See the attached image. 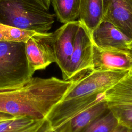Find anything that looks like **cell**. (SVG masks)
Listing matches in <instances>:
<instances>
[{
	"label": "cell",
	"mask_w": 132,
	"mask_h": 132,
	"mask_svg": "<svg viewBox=\"0 0 132 132\" xmlns=\"http://www.w3.org/2000/svg\"><path fill=\"white\" fill-rule=\"evenodd\" d=\"M82 76L69 80L32 77L21 87L1 90L0 112L15 117L42 120Z\"/></svg>",
	"instance_id": "6da1fadb"
},
{
	"label": "cell",
	"mask_w": 132,
	"mask_h": 132,
	"mask_svg": "<svg viewBox=\"0 0 132 132\" xmlns=\"http://www.w3.org/2000/svg\"><path fill=\"white\" fill-rule=\"evenodd\" d=\"M128 70L91 71L53 108L56 119L66 123L84 110L105 101L104 93L117 84Z\"/></svg>",
	"instance_id": "7a4b0ae2"
},
{
	"label": "cell",
	"mask_w": 132,
	"mask_h": 132,
	"mask_svg": "<svg viewBox=\"0 0 132 132\" xmlns=\"http://www.w3.org/2000/svg\"><path fill=\"white\" fill-rule=\"evenodd\" d=\"M54 18L42 0H0V24L46 33Z\"/></svg>",
	"instance_id": "3957f363"
},
{
	"label": "cell",
	"mask_w": 132,
	"mask_h": 132,
	"mask_svg": "<svg viewBox=\"0 0 132 132\" xmlns=\"http://www.w3.org/2000/svg\"><path fill=\"white\" fill-rule=\"evenodd\" d=\"M25 43L0 41V90L21 87L33 76Z\"/></svg>",
	"instance_id": "277c9868"
},
{
	"label": "cell",
	"mask_w": 132,
	"mask_h": 132,
	"mask_svg": "<svg viewBox=\"0 0 132 132\" xmlns=\"http://www.w3.org/2000/svg\"><path fill=\"white\" fill-rule=\"evenodd\" d=\"M104 98L119 126L132 129V68L104 93Z\"/></svg>",
	"instance_id": "5b68a950"
},
{
	"label": "cell",
	"mask_w": 132,
	"mask_h": 132,
	"mask_svg": "<svg viewBox=\"0 0 132 132\" xmlns=\"http://www.w3.org/2000/svg\"><path fill=\"white\" fill-rule=\"evenodd\" d=\"M80 24L79 21L63 24L53 34L55 62L62 72L63 79H70V64L74 39Z\"/></svg>",
	"instance_id": "8992f818"
},
{
	"label": "cell",
	"mask_w": 132,
	"mask_h": 132,
	"mask_svg": "<svg viewBox=\"0 0 132 132\" xmlns=\"http://www.w3.org/2000/svg\"><path fill=\"white\" fill-rule=\"evenodd\" d=\"M25 53L29 67L33 73L55 62L53 34L38 32L31 36L25 42Z\"/></svg>",
	"instance_id": "52a82bcc"
},
{
	"label": "cell",
	"mask_w": 132,
	"mask_h": 132,
	"mask_svg": "<svg viewBox=\"0 0 132 132\" xmlns=\"http://www.w3.org/2000/svg\"><path fill=\"white\" fill-rule=\"evenodd\" d=\"M92 46L90 32L80 23L75 37L70 60V79L79 77L92 71Z\"/></svg>",
	"instance_id": "ba28073f"
},
{
	"label": "cell",
	"mask_w": 132,
	"mask_h": 132,
	"mask_svg": "<svg viewBox=\"0 0 132 132\" xmlns=\"http://www.w3.org/2000/svg\"><path fill=\"white\" fill-rule=\"evenodd\" d=\"M90 34L93 43L103 49L128 51L132 41L114 24L106 21H102Z\"/></svg>",
	"instance_id": "9c48e42d"
},
{
	"label": "cell",
	"mask_w": 132,
	"mask_h": 132,
	"mask_svg": "<svg viewBox=\"0 0 132 132\" xmlns=\"http://www.w3.org/2000/svg\"><path fill=\"white\" fill-rule=\"evenodd\" d=\"M132 57L128 51L101 48L93 43L92 71L129 70Z\"/></svg>",
	"instance_id": "30bf717a"
},
{
	"label": "cell",
	"mask_w": 132,
	"mask_h": 132,
	"mask_svg": "<svg viewBox=\"0 0 132 132\" xmlns=\"http://www.w3.org/2000/svg\"><path fill=\"white\" fill-rule=\"evenodd\" d=\"M104 18L132 40V0H103Z\"/></svg>",
	"instance_id": "8fae6325"
},
{
	"label": "cell",
	"mask_w": 132,
	"mask_h": 132,
	"mask_svg": "<svg viewBox=\"0 0 132 132\" xmlns=\"http://www.w3.org/2000/svg\"><path fill=\"white\" fill-rule=\"evenodd\" d=\"M103 0H80L78 21L90 34L103 21Z\"/></svg>",
	"instance_id": "7c38bea8"
},
{
	"label": "cell",
	"mask_w": 132,
	"mask_h": 132,
	"mask_svg": "<svg viewBox=\"0 0 132 132\" xmlns=\"http://www.w3.org/2000/svg\"><path fill=\"white\" fill-rule=\"evenodd\" d=\"M108 110L105 101L84 110L69 121L71 132H81Z\"/></svg>",
	"instance_id": "4fadbf2b"
},
{
	"label": "cell",
	"mask_w": 132,
	"mask_h": 132,
	"mask_svg": "<svg viewBox=\"0 0 132 132\" xmlns=\"http://www.w3.org/2000/svg\"><path fill=\"white\" fill-rule=\"evenodd\" d=\"M80 0H51L56 15L63 24L76 21L79 14Z\"/></svg>",
	"instance_id": "5bb4252c"
},
{
	"label": "cell",
	"mask_w": 132,
	"mask_h": 132,
	"mask_svg": "<svg viewBox=\"0 0 132 132\" xmlns=\"http://www.w3.org/2000/svg\"><path fill=\"white\" fill-rule=\"evenodd\" d=\"M119 126L117 119L108 110L81 132H113Z\"/></svg>",
	"instance_id": "9a60e30c"
},
{
	"label": "cell",
	"mask_w": 132,
	"mask_h": 132,
	"mask_svg": "<svg viewBox=\"0 0 132 132\" xmlns=\"http://www.w3.org/2000/svg\"><path fill=\"white\" fill-rule=\"evenodd\" d=\"M37 33L34 31L0 24V41L25 43Z\"/></svg>",
	"instance_id": "2e32d148"
},
{
	"label": "cell",
	"mask_w": 132,
	"mask_h": 132,
	"mask_svg": "<svg viewBox=\"0 0 132 132\" xmlns=\"http://www.w3.org/2000/svg\"><path fill=\"white\" fill-rule=\"evenodd\" d=\"M38 120L32 119L17 117L0 122V132H22Z\"/></svg>",
	"instance_id": "e0dca14e"
},
{
	"label": "cell",
	"mask_w": 132,
	"mask_h": 132,
	"mask_svg": "<svg viewBox=\"0 0 132 132\" xmlns=\"http://www.w3.org/2000/svg\"><path fill=\"white\" fill-rule=\"evenodd\" d=\"M53 129L49 121L44 118L36 121L22 132H51Z\"/></svg>",
	"instance_id": "ac0fdd59"
},
{
	"label": "cell",
	"mask_w": 132,
	"mask_h": 132,
	"mask_svg": "<svg viewBox=\"0 0 132 132\" xmlns=\"http://www.w3.org/2000/svg\"><path fill=\"white\" fill-rule=\"evenodd\" d=\"M51 132H71L69 122H67L57 128L53 129Z\"/></svg>",
	"instance_id": "d6986e66"
},
{
	"label": "cell",
	"mask_w": 132,
	"mask_h": 132,
	"mask_svg": "<svg viewBox=\"0 0 132 132\" xmlns=\"http://www.w3.org/2000/svg\"><path fill=\"white\" fill-rule=\"evenodd\" d=\"M15 118H17V117H15L10 114L0 112V122H3V121L10 120L14 119Z\"/></svg>",
	"instance_id": "ffe728a7"
},
{
	"label": "cell",
	"mask_w": 132,
	"mask_h": 132,
	"mask_svg": "<svg viewBox=\"0 0 132 132\" xmlns=\"http://www.w3.org/2000/svg\"><path fill=\"white\" fill-rule=\"evenodd\" d=\"M113 132H132V129H127L126 128L119 126Z\"/></svg>",
	"instance_id": "44dd1931"
},
{
	"label": "cell",
	"mask_w": 132,
	"mask_h": 132,
	"mask_svg": "<svg viewBox=\"0 0 132 132\" xmlns=\"http://www.w3.org/2000/svg\"><path fill=\"white\" fill-rule=\"evenodd\" d=\"M45 7L49 9L51 5V0H42Z\"/></svg>",
	"instance_id": "7402d4cb"
},
{
	"label": "cell",
	"mask_w": 132,
	"mask_h": 132,
	"mask_svg": "<svg viewBox=\"0 0 132 132\" xmlns=\"http://www.w3.org/2000/svg\"><path fill=\"white\" fill-rule=\"evenodd\" d=\"M128 51V53L130 54V55L132 57V41L129 44Z\"/></svg>",
	"instance_id": "603a6c76"
}]
</instances>
